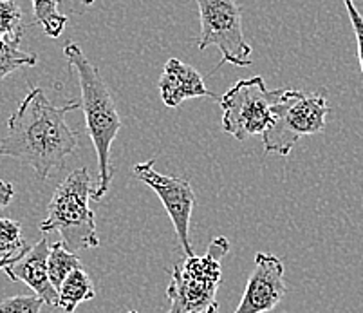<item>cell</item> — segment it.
<instances>
[{
  "mask_svg": "<svg viewBox=\"0 0 363 313\" xmlns=\"http://www.w3.org/2000/svg\"><path fill=\"white\" fill-rule=\"evenodd\" d=\"M331 113L322 94H308L298 89H284L273 107V118L262 133L266 154L289 156L300 138L323 133Z\"/></svg>",
  "mask_w": 363,
  "mask_h": 313,
  "instance_id": "5",
  "label": "cell"
},
{
  "mask_svg": "<svg viewBox=\"0 0 363 313\" xmlns=\"http://www.w3.org/2000/svg\"><path fill=\"white\" fill-rule=\"evenodd\" d=\"M18 36H0V82L21 67H33L38 64L35 53H26L21 49Z\"/></svg>",
  "mask_w": 363,
  "mask_h": 313,
  "instance_id": "13",
  "label": "cell"
},
{
  "mask_svg": "<svg viewBox=\"0 0 363 313\" xmlns=\"http://www.w3.org/2000/svg\"><path fill=\"white\" fill-rule=\"evenodd\" d=\"M82 2H84V4H85V6H91V4H92V2H94V0H82Z\"/></svg>",
  "mask_w": 363,
  "mask_h": 313,
  "instance_id": "22",
  "label": "cell"
},
{
  "mask_svg": "<svg viewBox=\"0 0 363 313\" xmlns=\"http://www.w3.org/2000/svg\"><path fill=\"white\" fill-rule=\"evenodd\" d=\"M286 295L284 265L275 253L259 252L246 290L233 313H267Z\"/></svg>",
  "mask_w": 363,
  "mask_h": 313,
  "instance_id": "9",
  "label": "cell"
},
{
  "mask_svg": "<svg viewBox=\"0 0 363 313\" xmlns=\"http://www.w3.org/2000/svg\"><path fill=\"white\" fill-rule=\"evenodd\" d=\"M92 190L94 187L87 167L72 170L56 187L49 201L48 217L40 223L44 234H60L62 245L72 253L100 246L94 212L89 205Z\"/></svg>",
  "mask_w": 363,
  "mask_h": 313,
  "instance_id": "3",
  "label": "cell"
},
{
  "mask_svg": "<svg viewBox=\"0 0 363 313\" xmlns=\"http://www.w3.org/2000/svg\"><path fill=\"white\" fill-rule=\"evenodd\" d=\"M128 313H140V312H136V309H130V312H128Z\"/></svg>",
  "mask_w": 363,
  "mask_h": 313,
  "instance_id": "23",
  "label": "cell"
},
{
  "mask_svg": "<svg viewBox=\"0 0 363 313\" xmlns=\"http://www.w3.org/2000/svg\"><path fill=\"white\" fill-rule=\"evenodd\" d=\"M230 252V241L216 237L204 256L186 257L170 272L167 313H217V288L223 279L220 261Z\"/></svg>",
  "mask_w": 363,
  "mask_h": 313,
  "instance_id": "4",
  "label": "cell"
},
{
  "mask_svg": "<svg viewBox=\"0 0 363 313\" xmlns=\"http://www.w3.org/2000/svg\"><path fill=\"white\" fill-rule=\"evenodd\" d=\"M201 16L199 51L210 45L219 48L223 64H233L239 67L252 65V45L247 44L242 31V15L235 0H197Z\"/></svg>",
  "mask_w": 363,
  "mask_h": 313,
  "instance_id": "7",
  "label": "cell"
},
{
  "mask_svg": "<svg viewBox=\"0 0 363 313\" xmlns=\"http://www.w3.org/2000/svg\"><path fill=\"white\" fill-rule=\"evenodd\" d=\"M16 256H18V252H16L15 256H9V253H8V256H2V257H0V270H4L6 266L11 265V263L15 261V257H16Z\"/></svg>",
  "mask_w": 363,
  "mask_h": 313,
  "instance_id": "21",
  "label": "cell"
},
{
  "mask_svg": "<svg viewBox=\"0 0 363 313\" xmlns=\"http://www.w3.org/2000/svg\"><path fill=\"white\" fill-rule=\"evenodd\" d=\"M64 57L67 58L69 65L74 69L80 80L82 109L85 114L87 133L96 149L98 174H100L91 199L100 201L111 189L112 176H114L111 167V147L121 131V118L111 97V91L101 78L100 69L91 64L80 45L69 42L64 48Z\"/></svg>",
  "mask_w": 363,
  "mask_h": 313,
  "instance_id": "2",
  "label": "cell"
},
{
  "mask_svg": "<svg viewBox=\"0 0 363 313\" xmlns=\"http://www.w3.org/2000/svg\"><path fill=\"white\" fill-rule=\"evenodd\" d=\"M134 174L145 185L150 187L157 197L163 203L168 217L172 219V225L176 229L179 245L183 246V252L186 257L196 256L190 241V221H192L194 207H196V194H194L190 181L184 177L167 176L154 169V160H148L145 163L134 165Z\"/></svg>",
  "mask_w": 363,
  "mask_h": 313,
  "instance_id": "8",
  "label": "cell"
},
{
  "mask_svg": "<svg viewBox=\"0 0 363 313\" xmlns=\"http://www.w3.org/2000/svg\"><path fill=\"white\" fill-rule=\"evenodd\" d=\"M80 107V100L56 107L40 87L31 89L9 116L8 133L0 141V156L26 161L38 180H48L49 172L64 163L78 145L65 116Z\"/></svg>",
  "mask_w": 363,
  "mask_h": 313,
  "instance_id": "1",
  "label": "cell"
},
{
  "mask_svg": "<svg viewBox=\"0 0 363 313\" xmlns=\"http://www.w3.org/2000/svg\"><path fill=\"white\" fill-rule=\"evenodd\" d=\"M161 100L167 107H179L192 98H217L216 93L204 85L203 77L192 65L183 64L177 58H170L164 64L160 78Z\"/></svg>",
  "mask_w": 363,
  "mask_h": 313,
  "instance_id": "11",
  "label": "cell"
},
{
  "mask_svg": "<svg viewBox=\"0 0 363 313\" xmlns=\"http://www.w3.org/2000/svg\"><path fill=\"white\" fill-rule=\"evenodd\" d=\"M15 196V190H13L11 183L0 180V209H6L9 205V201Z\"/></svg>",
  "mask_w": 363,
  "mask_h": 313,
  "instance_id": "20",
  "label": "cell"
},
{
  "mask_svg": "<svg viewBox=\"0 0 363 313\" xmlns=\"http://www.w3.org/2000/svg\"><path fill=\"white\" fill-rule=\"evenodd\" d=\"M96 297V290L91 281V275L84 268H76L69 273L58 288V306L64 313H72L82 302Z\"/></svg>",
  "mask_w": 363,
  "mask_h": 313,
  "instance_id": "12",
  "label": "cell"
},
{
  "mask_svg": "<svg viewBox=\"0 0 363 313\" xmlns=\"http://www.w3.org/2000/svg\"><path fill=\"white\" fill-rule=\"evenodd\" d=\"M22 9L15 0H0V36H18L22 38Z\"/></svg>",
  "mask_w": 363,
  "mask_h": 313,
  "instance_id": "17",
  "label": "cell"
},
{
  "mask_svg": "<svg viewBox=\"0 0 363 313\" xmlns=\"http://www.w3.org/2000/svg\"><path fill=\"white\" fill-rule=\"evenodd\" d=\"M26 245V239L22 237V226L18 221L0 217V253L2 256H15L21 252Z\"/></svg>",
  "mask_w": 363,
  "mask_h": 313,
  "instance_id": "16",
  "label": "cell"
},
{
  "mask_svg": "<svg viewBox=\"0 0 363 313\" xmlns=\"http://www.w3.org/2000/svg\"><path fill=\"white\" fill-rule=\"evenodd\" d=\"M284 89H269L262 77L239 80L220 97L224 133L235 140L262 134L273 118V107Z\"/></svg>",
  "mask_w": 363,
  "mask_h": 313,
  "instance_id": "6",
  "label": "cell"
},
{
  "mask_svg": "<svg viewBox=\"0 0 363 313\" xmlns=\"http://www.w3.org/2000/svg\"><path fill=\"white\" fill-rule=\"evenodd\" d=\"M76 268H82L80 257L76 253L69 252L62 241L52 243L49 246V257H48V273H49V281L55 286L56 292L62 286V282L65 281L69 273Z\"/></svg>",
  "mask_w": 363,
  "mask_h": 313,
  "instance_id": "14",
  "label": "cell"
},
{
  "mask_svg": "<svg viewBox=\"0 0 363 313\" xmlns=\"http://www.w3.org/2000/svg\"><path fill=\"white\" fill-rule=\"evenodd\" d=\"M35 21L51 38H58L67 26V16L60 11V0H31Z\"/></svg>",
  "mask_w": 363,
  "mask_h": 313,
  "instance_id": "15",
  "label": "cell"
},
{
  "mask_svg": "<svg viewBox=\"0 0 363 313\" xmlns=\"http://www.w3.org/2000/svg\"><path fill=\"white\" fill-rule=\"evenodd\" d=\"M343 4H345L349 21H351L352 29H354L356 45H358V60H359V67H362V75H363V15L359 13V9L356 8L354 0H343Z\"/></svg>",
  "mask_w": 363,
  "mask_h": 313,
  "instance_id": "19",
  "label": "cell"
},
{
  "mask_svg": "<svg viewBox=\"0 0 363 313\" xmlns=\"http://www.w3.org/2000/svg\"><path fill=\"white\" fill-rule=\"evenodd\" d=\"M49 239L44 236L35 246H24L15 257L11 265L6 266L8 278L15 282H26L35 292V295L44 301V304L56 308L58 306V292L49 281L48 257Z\"/></svg>",
  "mask_w": 363,
  "mask_h": 313,
  "instance_id": "10",
  "label": "cell"
},
{
  "mask_svg": "<svg viewBox=\"0 0 363 313\" xmlns=\"http://www.w3.org/2000/svg\"><path fill=\"white\" fill-rule=\"evenodd\" d=\"M44 301L38 295H15L0 301V313H40Z\"/></svg>",
  "mask_w": 363,
  "mask_h": 313,
  "instance_id": "18",
  "label": "cell"
}]
</instances>
